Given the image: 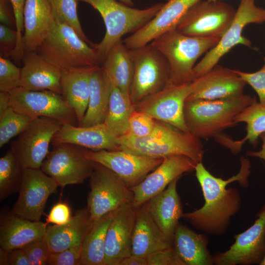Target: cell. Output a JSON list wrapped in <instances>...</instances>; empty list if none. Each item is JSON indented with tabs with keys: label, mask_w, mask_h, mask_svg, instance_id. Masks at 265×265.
<instances>
[{
	"label": "cell",
	"mask_w": 265,
	"mask_h": 265,
	"mask_svg": "<svg viewBox=\"0 0 265 265\" xmlns=\"http://www.w3.org/2000/svg\"><path fill=\"white\" fill-rule=\"evenodd\" d=\"M72 217L71 209L68 204L64 202H58L53 205L47 215L46 224L64 225L70 221Z\"/></svg>",
	"instance_id": "47"
},
{
	"label": "cell",
	"mask_w": 265,
	"mask_h": 265,
	"mask_svg": "<svg viewBox=\"0 0 265 265\" xmlns=\"http://www.w3.org/2000/svg\"><path fill=\"white\" fill-rule=\"evenodd\" d=\"M54 20L49 0H26L22 37L25 53L36 51L49 33Z\"/></svg>",
	"instance_id": "25"
},
{
	"label": "cell",
	"mask_w": 265,
	"mask_h": 265,
	"mask_svg": "<svg viewBox=\"0 0 265 265\" xmlns=\"http://www.w3.org/2000/svg\"><path fill=\"white\" fill-rule=\"evenodd\" d=\"M85 156L89 159L113 171L131 188L142 181L163 159V158H151L125 150L87 149Z\"/></svg>",
	"instance_id": "16"
},
{
	"label": "cell",
	"mask_w": 265,
	"mask_h": 265,
	"mask_svg": "<svg viewBox=\"0 0 265 265\" xmlns=\"http://www.w3.org/2000/svg\"><path fill=\"white\" fill-rule=\"evenodd\" d=\"M240 168L235 175L223 180L212 175L202 162L195 168L196 178L201 187L205 203L194 211L184 213L183 218L198 230L214 236H221L227 232L231 217L241 207V197L236 188H227L228 184L238 182L244 187L249 185L251 173L249 160L242 157Z\"/></svg>",
	"instance_id": "1"
},
{
	"label": "cell",
	"mask_w": 265,
	"mask_h": 265,
	"mask_svg": "<svg viewBox=\"0 0 265 265\" xmlns=\"http://www.w3.org/2000/svg\"><path fill=\"white\" fill-rule=\"evenodd\" d=\"M9 107H10L9 93L0 92V115L2 114Z\"/></svg>",
	"instance_id": "52"
},
{
	"label": "cell",
	"mask_w": 265,
	"mask_h": 265,
	"mask_svg": "<svg viewBox=\"0 0 265 265\" xmlns=\"http://www.w3.org/2000/svg\"><path fill=\"white\" fill-rule=\"evenodd\" d=\"M33 119L9 107L0 115V147H2L11 138L19 135Z\"/></svg>",
	"instance_id": "38"
},
{
	"label": "cell",
	"mask_w": 265,
	"mask_h": 265,
	"mask_svg": "<svg viewBox=\"0 0 265 265\" xmlns=\"http://www.w3.org/2000/svg\"><path fill=\"white\" fill-rule=\"evenodd\" d=\"M40 169L53 178L58 186L80 184L92 174L95 162L85 156L87 149L70 143L53 146Z\"/></svg>",
	"instance_id": "11"
},
{
	"label": "cell",
	"mask_w": 265,
	"mask_h": 265,
	"mask_svg": "<svg viewBox=\"0 0 265 265\" xmlns=\"http://www.w3.org/2000/svg\"><path fill=\"white\" fill-rule=\"evenodd\" d=\"M198 162L183 155H172L163 158L162 162L136 186L132 206L135 209L163 191L175 179L185 173L195 170Z\"/></svg>",
	"instance_id": "18"
},
{
	"label": "cell",
	"mask_w": 265,
	"mask_h": 265,
	"mask_svg": "<svg viewBox=\"0 0 265 265\" xmlns=\"http://www.w3.org/2000/svg\"><path fill=\"white\" fill-rule=\"evenodd\" d=\"M93 222L86 206L78 210L68 223L48 226L45 238L51 252H58L72 246L81 245Z\"/></svg>",
	"instance_id": "28"
},
{
	"label": "cell",
	"mask_w": 265,
	"mask_h": 265,
	"mask_svg": "<svg viewBox=\"0 0 265 265\" xmlns=\"http://www.w3.org/2000/svg\"><path fill=\"white\" fill-rule=\"evenodd\" d=\"M47 225L40 221H31L11 211L2 213L0 218V246L9 251L22 248L45 237Z\"/></svg>",
	"instance_id": "24"
},
{
	"label": "cell",
	"mask_w": 265,
	"mask_h": 265,
	"mask_svg": "<svg viewBox=\"0 0 265 265\" xmlns=\"http://www.w3.org/2000/svg\"><path fill=\"white\" fill-rule=\"evenodd\" d=\"M119 265H148L146 258L131 254L120 263Z\"/></svg>",
	"instance_id": "50"
},
{
	"label": "cell",
	"mask_w": 265,
	"mask_h": 265,
	"mask_svg": "<svg viewBox=\"0 0 265 265\" xmlns=\"http://www.w3.org/2000/svg\"><path fill=\"white\" fill-rule=\"evenodd\" d=\"M255 98L243 93L222 99L186 101L184 117L188 132L200 139L215 138L236 126V116Z\"/></svg>",
	"instance_id": "2"
},
{
	"label": "cell",
	"mask_w": 265,
	"mask_h": 265,
	"mask_svg": "<svg viewBox=\"0 0 265 265\" xmlns=\"http://www.w3.org/2000/svg\"><path fill=\"white\" fill-rule=\"evenodd\" d=\"M262 141L261 150L258 151H249L246 155L249 157H256L265 160V132L263 133L260 136Z\"/></svg>",
	"instance_id": "51"
},
{
	"label": "cell",
	"mask_w": 265,
	"mask_h": 265,
	"mask_svg": "<svg viewBox=\"0 0 265 265\" xmlns=\"http://www.w3.org/2000/svg\"><path fill=\"white\" fill-rule=\"evenodd\" d=\"M208 237L198 234L179 222L175 230L173 248L185 265H212L213 257L207 246Z\"/></svg>",
	"instance_id": "30"
},
{
	"label": "cell",
	"mask_w": 265,
	"mask_h": 265,
	"mask_svg": "<svg viewBox=\"0 0 265 265\" xmlns=\"http://www.w3.org/2000/svg\"><path fill=\"white\" fill-rule=\"evenodd\" d=\"M131 53L134 74L130 96L135 106L167 85L170 70L165 57L151 43L132 49Z\"/></svg>",
	"instance_id": "7"
},
{
	"label": "cell",
	"mask_w": 265,
	"mask_h": 265,
	"mask_svg": "<svg viewBox=\"0 0 265 265\" xmlns=\"http://www.w3.org/2000/svg\"><path fill=\"white\" fill-rule=\"evenodd\" d=\"M21 69L7 58L0 57V92H10L21 87Z\"/></svg>",
	"instance_id": "40"
},
{
	"label": "cell",
	"mask_w": 265,
	"mask_h": 265,
	"mask_svg": "<svg viewBox=\"0 0 265 265\" xmlns=\"http://www.w3.org/2000/svg\"><path fill=\"white\" fill-rule=\"evenodd\" d=\"M265 22V8L258 6L255 0H240L234 18L217 44L207 52L193 69L194 80L212 69L219 60L237 45L251 47V43L242 35L250 24Z\"/></svg>",
	"instance_id": "9"
},
{
	"label": "cell",
	"mask_w": 265,
	"mask_h": 265,
	"mask_svg": "<svg viewBox=\"0 0 265 265\" xmlns=\"http://www.w3.org/2000/svg\"><path fill=\"white\" fill-rule=\"evenodd\" d=\"M260 265H265V256Z\"/></svg>",
	"instance_id": "55"
},
{
	"label": "cell",
	"mask_w": 265,
	"mask_h": 265,
	"mask_svg": "<svg viewBox=\"0 0 265 265\" xmlns=\"http://www.w3.org/2000/svg\"><path fill=\"white\" fill-rule=\"evenodd\" d=\"M218 38H202L187 35L176 28L161 34L151 43L166 59L170 70L169 82L175 84L191 83L198 59L214 47Z\"/></svg>",
	"instance_id": "5"
},
{
	"label": "cell",
	"mask_w": 265,
	"mask_h": 265,
	"mask_svg": "<svg viewBox=\"0 0 265 265\" xmlns=\"http://www.w3.org/2000/svg\"><path fill=\"white\" fill-rule=\"evenodd\" d=\"M18 42V33L5 25H0V57L8 58L12 56Z\"/></svg>",
	"instance_id": "45"
},
{
	"label": "cell",
	"mask_w": 265,
	"mask_h": 265,
	"mask_svg": "<svg viewBox=\"0 0 265 265\" xmlns=\"http://www.w3.org/2000/svg\"><path fill=\"white\" fill-rule=\"evenodd\" d=\"M136 209L132 204L115 210L107 229L105 251V265H119L132 254V240Z\"/></svg>",
	"instance_id": "21"
},
{
	"label": "cell",
	"mask_w": 265,
	"mask_h": 265,
	"mask_svg": "<svg viewBox=\"0 0 265 265\" xmlns=\"http://www.w3.org/2000/svg\"><path fill=\"white\" fill-rule=\"evenodd\" d=\"M8 251L0 247V265H8Z\"/></svg>",
	"instance_id": "53"
},
{
	"label": "cell",
	"mask_w": 265,
	"mask_h": 265,
	"mask_svg": "<svg viewBox=\"0 0 265 265\" xmlns=\"http://www.w3.org/2000/svg\"><path fill=\"white\" fill-rule=\"evenodd\" d=\"M8 265H30L28 258L22 248L8 251Z\"/></svg>",
	"instance_id": "49"
},
{
	"label": "cell",
	"mask_w": 265,
	"mask_h": 265,
	"mask_svg": "<svg viewBox=\"0 0 265 265\" xmlns=\"http://www.w3.org/2000/svg\"><path fill=\"white\" fill-rule=\"evenodd\" d=\"M179 179L173 180L163 191L144 204L161 232L172 241L179 220L184 213L177 189Z\"/></svg>",
	"instance_id": "23"
},
{
	"label": "cell",
	"mask_w": 265,
	"mask_h": 265,
	"mask_svg": "<svg viewBox=\"0 0 265 265\" xmlns=\"http://www.w3.org/2000/svg\"><path fill=\"white\" fill-rule=\"evenodd\" d=\"M24 167L14 151L10 148L0 159V200L19 192Z\"/></svg>",
	"instance_id": "36"
},
{
	"label": "cell",
	"mask_w": 265,
	"mask_h": 265,
	"mask_svg": "<svg viewBox=\"0 0 265 265\" xmlns=\"http://www.w3.org/2000/svg\"><path fill=\"white\" fill-rule=\"evenodd\" d=\"M190 84L169 82L159 92L135 105L134 109L180 130L188 132L184 120V107L190 93Z\"/></svg>",
	"instance_id": "17"
},
{
	"label": "cell",
	"mask_w": 265,
	"mask_h": 265,
	"mask_svg": "<svg viewBox=\"0 0 265 265\" xmlns=\"http://www.w3.org/2000/svg\"><path fill=\"white\" fill-rule=\"evenodd\" d=\"M35 52L61 71L103 63L92 46L81 39L71 27L55 20Z\"/></svg>",
	"instance_id": "6"
},
{
	"label": "cell",
	"mask_w": 265,
	"mask_h": 265,
	"mask_svg": "<svg viewBox=\"0 0 265 265\" xmlns=\"http://www.w3.org/2000/svg\"></svg>",
	"instance_id": "56"
},
{
	"label": "cell",
	"mask_w": 265,
	"mask_h": 265,
	"mask_svg": "<svg viewBox=\"0 0 265 265\" xmlns=\"http://www.w3.org/2000/svg\"><path fill=\"white\" fill-rule=\"evenodd\" d=\"M22 248L25 251L30 265L48 264L51 252L45 237L33 241Z\"/></svg>",
	"instance_id": "42"
},
{
	"label": "cell",
	"mask_w": 265,
	"mask_h": 265,
	"mask_svg": "<svg viewBox=\"0 0 265 265\" xmlns=\"http://www.w3.org/2000/svg\"><path fill=\"white\" fill-rule=\"evenodd\" d=\"M114 211L94 221L82 243L80 265H105L106 236Z\"/></svg>",
	"instance_id": "34"
},
{
	"label": "cell",
	"mask_w": 265,
	"mask_h": 265,
	"mask_svg": "<svg viewBox=\"0 0 265 265\" xmlns=\"http://www.w3.org/2000/svg\"><path fill=\"white\" fill-rule=\"evenodd\" d=\"M200 139L188 132L182 131L157 120L155 130L150 136L138 138L125 134L118 137L117 143L119 150L151 158L183 155L200 162L204 154Z\"/></svg>",
	"instance_id": "3"
},
{
	"label": "cell",
	"mask_w": 265,
	"mask_h": 265,
	"mask_svg": "<svg viewBox=\"0 0 265 265\" xmlns=\"http://www.w3.org/2000/svg\"><path fill=\"white\" fill-rule=\"evenodd\" d=\"M119 1L122 3L130 6H132L133 5V2L132 0H119Z\"/></svg>",
	"instance_id": "54"
},
{
	"label": "cell",
	"mask_w": 265,
	"mask_h": 265,
	"mask_svg": "<svg viewBox=\"0 0 265 265\" xmlns=\"http://www.w3.org/2000/svg\"><path fill=\"white\" fill-rule=\"evenodd\" d=\"M199 0H167L155 16L142 27L123 40L132 50L151 43L164 33L176 27L188 10Z\"/></svg>",
	"instance_id": "20"
},
{
	"label": "cell",
	"mask_w": 265,
	"mask_h": 265,
	"mask_svg": "<svg viewBox=\"0 0 265 265\" xmlns=\"http://www.w3.org/2000/svg\"><path fill=\"white\" fill-rule=\"evenodd\" d=\"M242 79L256 92L259 102L265 103V60L263 67L258 71L253 72H245L236 70Z\"/></svg>",
	"instance_id": "43"
},
{
	"label": "cell",
	"mask_w": 265,
	"mask_h": 265,
	"mask_svg": "<svg viewBox=\"0 0 265 265\" xmlns=\"http://www.w3.org/2000/svg\"><path fill=\"white\" fill-rule=\"evenodd\" d=\"M117 138L104 123L88 127L63 124L51 143L73 144L92 151H113L119 150Z\"/></svg>",
	"instance_id": "22"
},
{
	"label": "cell",
	"mask_w": 265,
	"mask_h": 265,
	"mask_svg": "<svg viewBox=\"0 0 265 265\" xmlns=\"http://www.w3.org/2000/svg\"><path fill=\"white\" fill-rule=\"evenodd\" d=\"M81 245H76L62 251L51 253L49 265H80Z\"/></svg>",
	"instance_id": "44"
},
{
	"label": "cell",
	"mask_w": 265,
	"mask_h": 265,
	"mask_svg": "<svg viewBox=\"0 0 265 265\" xmlns=\"http://www.w3.org/2000/svg\"><path fill=\"white\" fill-rule=\"evenodd\" d=\"M90 4L97 10L105 23L106 32L98 44L92 45L103 62L110 49L123 36L136 31L151 20L163 3L144 9L127 5L116 0H78Z\"/></svg>",
	"instance_id": "4"
},
{
	"label": "cell",
	"mask_w": 265,
	"mask_h": 265,
	"mask_svg": "<svg viewBox=\"0 0 265 265\" xmlns=\"http://www.w3.org/2000/svg\"></svg>",
	"instance_id": "57"
},
{
	"label": "cell",
	"mask_w": 265,
	"mask_h": 265,
	"mask_svg": "<svg viewBox=\"0 0 265 265\" xmlns=\"http://www.w3.org/2000/svg\"><path fill=\"white\" fill-rule=\"evenodd\" d=\"M54 20L71 27L77 34L91 46L90 42L82 30L77 12L78 0H49Z\"/></svg>",
	"instance_id": "37"
},
{
	"label": "cell",
	"mask_w": 265,
	"mask_h": 265,
	"mask_svg": "<svg viewBox=\"0 0 265 265\" xmlns=\"http://www.w3.org/2000/svg\"><path fill=\"white\" fill-rule=\"evenodd\" d=\"M62 125L52 118L45 116L35 118L11 143L10 148L24 168L40 169L49 153V146L52 139Z\"/></svg>",
	"instance_id": "13"
},
{
	"label": "cell",
	"mask_w": 265,
	"mask_h": 265,
	"mask_svg": "<svg viewBox=\"0 0 265 265\" xmlns=\"http://www.w3.org/2000/svg\"><path fill=\"white\" fill-rule=\"evenodd\" d=\"M99 65L61 71L62 95L73 108L82 126L90 96V78Z\"/></svg>",
	"instance_id": "29"
},
{
	"label": "cell",
	"mask_w": 265,
	"mask_h": 265,
	"mask_svg": "<svg viewBox=\"0 0 265 265\" xmlns=\"http://www.w3.org/2000/svg\"><path fill=\"white\" fill-rule=\"evenodd\" d=\"M111 82L108 106L104 123L119 137L127 132L134 106L130 97Z\"/></svg>",
	"instance_id": "35"
},
{
	"label": "cell",
	"mask_w": 265,
	"mask_h": 265,
	"mask_svg": "<svg viewBox=\"0 0 265 265\" xmlns=\"http://www.w3.org/2000/svg\"><path fill=\"white\" fill-rule=\"evenodd\" d=\"M246 84L236 70L217 64L190 83V93L186 101L218 100L238 96L243 93Z\"/></svg>",
	"instance_id": "19"
},
{
	"label": "cell",
	"mask_w": 265,
	"mask_h": 265,
	"mask_svg": "<svg viewBox=\"0 0 265 265\" xmlns=\"http://www.w3.org/2000/svg\"><path fill=\"white\" fill-rule=\"evenodd\" d=\"M146 258L148 265H185L173 247L155 252Z\"/></svg>",
	"instance_id": "46"
},
{
	"label": "cell",
	"mask_w": 265,
	"mask_h": 265,
	"mask_svg": "<svg viewBox=\"0 0 265 265\" xmlns=\"http://www.w3.org/2000/svg\"><path fill=\"white\" fill-rule=\"evenodd\" d=\"M89 84L88 105L81 127L103 123L108 106L111 82L101 65L92 73Z\"/></svg>",
	"instance_id": "33"
},
{
	"label": "cell",
	"mask_w": 265,
	"mask_h": 265,
	"mask_svg": "<svg viewBox=\"0 0 265 265\" xmlns=\"http://www.w3.org/2000/svg\"><path fill=\"white\" fill-rule=\"evenodd\" d=\"M157 120L150 115L135 109L129 121V127L125 134L138 138L150 136L155 130Z\"/></svg>",
	"instance_id": "39"
},
{
	"label": "cell",
	"mask_w": 265,
	"mask_h": 265,
	"mask_svg": "<svg viewBox=\"0 0 265 265\" xmlns=\"http://www.w3.org/2000/svg\"><path fill=\"white\" fill-rule=\"evenodd\" d=\"M236 12L231 5L220 0H199L188 10L176 28L189 36L220 38Z\"/></svg>",
	"instance_id": "10"
},
{
	"label": "cell",
	"mask_w": 265,
	"mask_h": 265,
	"mask_svg": "<svg viewBox=\"0 0 265 265\" xmlns=\"http://www.w3.org/2000/svg\"><path fill=\"white\" fill-rule=\"evenodd\" d=\"M10 0H0V21L2 24L11 28L16 27L14 13L10 8Z\"/></svg>",
	"instance_id": "48"
},
{
	"label": "cell",
	"mask_w": 265,
	"mask_h": 265,
	"mask_svg": "<svg viewBox=\"0 0 265 265\" xmlns=\"http://www.w3.org/2000/svg\"><path fill=\"white\" fill-rule=\"evenodd\" d=\"M58 186L41 169L24 168L18 198L11 212L31 221H40L48 199Z\"/></svg>",
	"instance_id": "15"
},
{
	"label": "cell",
	"mask_w": 265,
	"mask_h": 265,
	"mask_svg": "<svg viewBox=\"0 0 265 265\" xmlns=\"http://www.w3.org/2000/svg\"><path fill=\"white\" fill-rule=\"evenodd\" d=\"M10 94V106L33 118L45 116L63 124L78 126L76 113L62 95L50 90L31 91L22 87Z\"/></svg>",
	"instance_id": "12"
},
{
	"label": "cell",
	"mask_w": 265,
	"mask_h": 265,
	"mask_svg": "<svg viewBox=\"0 0 265 265\" xmlns=\"http://www.w3.org/2000/svg\"><path fill=\"white\" fill-rule=\"evenodd\" d=\"M237 123H246V134L244 138L234 140L222 133L214 138L222 146L229 149L232 153L238 154L243 145L248 141L255 146L260 135L265 132V103L258 102L256 98L253 102L238 113L235 119Z\"/></svg>",
	"instance_id": "31"
},
{
	"label": "cell",
	"mask_w": 265,
	"mask_h": 265,
	"mask_svg": "<svg viewBox=\"0 0 265 265\" xmlns=\"http://www.w3.org/2000/svg\"><path fill=\"white\" fill-rule=\"evenodd\" d=\"M21 87L31 91L50 90L62 95L61 70L35 51L25 54Z\"/></svg>",
	"instance_id": "26"
},
{
	"label": "cell",
	"mask_w": 265,
	"mask_h": 265,
	"mask_svg": "<svg viewBox=\"0 0 265 265\" xmlns=\"http://www.w3.org/2000/svg\"><path fill=\"white\" fill-rule=\"evenodd\" d=\"M26 0H10L14 13L16 30L18 33V42L15 50L12 55L17 62L23 61L25 52L23 48L22 37L24 31V11Z\"/></svg>",
	"instance_id": "41"
},
{
	"label": "cell",
	"mask_w": 265,
	"mask_h": 265,
	"mask_svg": "<svg viewBox=\"0 0 265 265\" xmlns=\"http://www.w3.org/2000/svg\"><path fill=\"white\" fill-rule=\"evenodd\" d=\"M173 247L153 220L144 205L136 209L132 240V254L146 258L160 250Z\"/></svg>",
	"instance_id": "27"
},
{
	"label": "cell",
	"mask_w": 265,
	"mask_h": 265,
	"mask_svg": "<svg viewBox=\"0 0 265 265\" xmlns=\"http://www.w3.org/2000/svg\"><path fill=\"white\" fill-rule=\"evenodd\" d=\"M90 191L87 205L93 221L105 214L132 204L133 192L115 172L95 162L89 177Z\"/></svg>",
	"instance_id": "8"
},
{
	"label": "cell",
	"mask_w": 265,
	"mask_h": 265,
	"mask_svg": "<svg viewBox=\"0 0 265 265\" xmlns=\"http://www.w3.org/2000/svg\"><path fill=\"white\" fill-rule=\"evenodd\" d=\"M256 217L251 226L234 236L235 241L228 250L213 256V265H260L265 256V204Z\"/></svg>",
	"instance_id": "14"
},
{
	"label": "cell",
	"mask_w": 265,
	"mask_h": 265,
	"mask_svg": "<svg viewBox=\"0 0 265 265\" xmlns=\"http://www.w3.org/2000/svg\"><path fill=\"white\" fill-rule=\"evenodd\" d=\"M112 83L130 97L134 74V63L131 50L122 40L109 51L101 65Z\"/></svg>",
	"instance_id": "32"
}]
</instances>
